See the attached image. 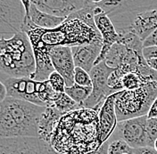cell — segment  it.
Masks as SVG:
<instances>
[{
    "label": "cell",
    "mask_w": 157,
    "mask_h": 154,
    "mask_svg": "<svg viewBox=\"0 0 157 154\" xmlns=\"http://www.w3.org/2000/svg\"><path fill=\"white\" fill-rule=\"evenodd\" d=\"M25 11L28 13L31 21L38 28L41 29H55L60 26L66 19L60 18L54 15L48 14L38 9V7L31 2L21 0Z\"/></svg>",
    "instance_id": "obj_17"
},
{
    "label": "cell",
    "mask_w": 157,
    "mask_h": 154,
    "mask_svg": "<svg viewBox=\"0 0 157 154\" xmlns=\"http://www.w3.org/2000/svg\"><path fill=\"white\" fill-rule=\"evenodd\" d=\"M21 31L29 37L32 47H40L48 51L57 47L83 46L102 38L98 29L88 27L77 19H66L55 29L38 28L31 21L26 11Z\"/></svg>",
    "instance_id": "obj_2"
},
{
    "label": "cell",
    "mask_w": 157,
    "mask_h": 154,
    "mask_svg": "<svg viewBox=\"0 0 157 154\" xmlns=\"http://www.w3.org/2000/svg\"><path fill=\"white\" fill-rule=\"evenodd\" d=\"M147 116L118 122L113 135L115 136V139L124 141L132 149L146 147L147 146Z\"/></svg>",
    "instance_id": "obj_9"
},
{
    "label": "cell",
    "mask_w": 157,
    "mask_h": 154,
    "mask_svg": "<svg viewBox=\"0 0 157 154\" xmlns=\"http://www.w3.org/2000/svg\"><path fill=\"white\" fill-rule=\"evenodd\" d=\"M3 83L6 86L8 97L46 107L39 98L40 81L33 80L30 77H7Z\"/></svg>",
    "instance_id": "obj_10"
},
{
    "label": "cell",
    "mask_w": 157,
    "mask_h": 154,
    "mask_svg": "<svg viewBox=\"0 0 157 154\" xmlns=\"http://www.w3.org/2000/svg\"><path fill=\"white\" fill-rule=\"evenodd\" d=\"M7 97V91L6 86L2 81H0V103Z\"/></svg>",
    "instance_id": "obj_33"
},
{
    "label": "cell",
    "mask_w": 157,
    "mask_h": 154,
    "mask_svg": "<svg viewBox=\"0 0 157 154\" xmlns=\"http://www.w3.org/2000/svg\"><path fill=\"white\" fill-rule=\"evenodd\" d=\"M102 47V38L96 39L90 44L71 47L75 67L81 68L89 73L95 66L96 61L101 54Z\"/></svg>",
    "instance_id": "obj_15"
},
{
    "label": "cell",
    "mask_w": 157,
    "mask_h": 154,
    "mask_svg": "<svg viewBox=\"0 0 157 154\" xmlns=\"http://www.w3.org/2000/svg\"><path fill=\"white\" fill-rule=\"evenodd\" d=\"M108 17L119 35L134 33L144 41L157 29V1H122Z\"/></svg>",
    "instance_id": "obj_4"
},
{
    "label": "cell",
    "mask_w": 157,
    "mask_h": 154,
    "mask_svg": "<svg viewBox=\"0 0 157 154\" xmlns=\"http://www.w3.org/2000/svg\"><path fill=\"white\" fill-rule=\"evenodd\" d=\"M157 140V118H147V146L153 147Z\"/></svg>",
    "instance_id": "obj_25"
},
{
    "label": "cell",
    "mask_w": 157,
    "mask_h": 154,
    "mask_svg": "<svg viewBox=\"0 0 157 154\" xmlns=\"http://www.w3.org/2000/svg\"><path fill=\"white\" fill-rule=\"evenodd\" d=\"M48 81L52 88L56 93H64V89L66 87L65 82H64L63 77H62L58 72L56 71L52 72L48 77Z\"/></svg>",
    "instance_id": "obj_27"
},
{
    "label": "cell",
    "mask_w": 157,
    "mask_h": 154,
    "mask_svg": "<svg viewBox=\"0 0 157 154\" xmlns=\"http://www.w3.org/2000/svg\"><path fill=\"white\" fill-rule=\"evenodd\" d=\"M35 69L34 54L26 33L0 38V72L8 77H31Z\"/></svg>",
    "instance_id": "obj_5"
},
{
    "label": "cell",
    "mask_w": 157,
    "mask_h": 154,
    "mask_svg": "<svg viewBox=\"0 0 157 154\" xmlns=\"http://www.w3.org/2000/svg\"><path fill=\"white\" fill-rule=\"evenodd\" d=\"M95 1L89 0L88 4L83 8L71 13L67 19H77L94 29H98L95 23Z\"/></svg>",
    "instance_id": "obj_19"
},
{
    "label": "cell",
    "mask_w": 157,
    "mask_h": 154,
    "mask_svg": "<svg viewBox=\"0 0 157 154\" xmlns=\"http://www.w3.org/2000/svg\"><path fill=\"white\" fill-rule=\"evenodd\" d=\"M147 83L138 72H128L121 79L123 90H135Z\"/></svg>",
    "instance_id": "obj_23"
},
{
    "label": "cell",
    "mask_w": 157,
    "mask_h": 154,
    "mask_svg": "<svg viewBox=\"0 0 157 154\" xmlns=\"http://www.w3.org/2000/svg\"><path fill=\"white\" fill-rule=\"evenodd\" d=\"M0 109H1V108H0Z\"/></svg>",
    "instance_id": "obj_37"
},
{
    "label": "cell",
    "mask_w": 157,
    "mask_h": 154,
    "mask_svg": "<svg viewBox=\"0 0 157 154\" xmlns=\"http://www.w3.org/2000/svg\"><path fill=\"white\" fill-rule=\"evenodd\" d=\"M31 2L44 13L67 19L71 13L86 6L89 0H32Z\"/></svg>",
    "instance_id": "obj_13"
},
{
    "label": "cell",
    "mask_w": 157,
    "mask_h": 154,
    "mask_svg": "<svg viewBox=\"0 0 157 154\" xmlns=\"http://www.w3.org/2000/svg\"><path fill=\"white\" fill-rule=\"evenodd\" d=\"M0 154H58L38 137L0 139Z\"/></svg>",
    "instance_id": "obj_8"
},
{
    "label": "cell",
    "mask_w": 157,
    "mask_h": 154,
    "mask_svg": "<svg viewBox=\"0 0 157 154\" xmlns=\"http://www.w3.org/2000/svg\"><path fill=\"white\" fill-rule=\"evenodd\" d=\"M95 23L99 34L103 39V47L99 57L97 59L95 65L105 61L112 47L119 40V34L114 28L111 19L104 12L95 15Z\"/></svg>",
    "instance_id": "obj_16"
},
{
    "label": "cell",
    "mask_w": 157,
    "mask_h": 154,
    "mask_svg": "<svg viewBox=\"0 0 157 154\" xmlns=\"http://www.w3.org/2000/svg\"><path fill=\"white\" fill-rule=\"evenodd\" d=\"M114 69L109 67L105 62L95 65L89 72L92 81V92L85 101L83 108L99 111L108 97L115 94L108 86V78Z\"/></svg>",
    "instance_id": "obj_7"
},
{
    "label": "cell",
    "mask_w": 157,
    "mask_h": 154,
    "mask_svg": "<svg viewBox=\"0 0 157 154\" xmlns=\"http://www.w3.org/2000/svg\"><path fill=\"white\" fill-rule=\"evenodd\" d=\"M156 97L157 81L145 83L135 90L118 92L115 99L118 122L147 116Z\"/></svg>",
    "instance_id": "obj_6"
},
{
    "label": "cell",
    "mask_w": 157,
    "mask_h": 154,
    "mask_svg": "<svg viewBox=\"0 0 157 154\" xmlns=\"http://www.w3.org/2000/svg\"><path fill=\"white\" fill-rule=\"evenodd\" d=\"M116 95L117 93L108 97L98 111L100 145L107 142L109 138L113 135L117 126L118 119L115 111Z\"/></svg>",
    "instance_id": "obj_14"
},
{
    "label": "cell",
    "mask_w": 157,
    "mask_h": 154,
    "mask_svg": "<svg viewBox=\"0 0 157 154\" xmlns=\"http://www.w3.org/2000/svg\"><path fill=\"white\" fill-rule=\"evenodd\" d=\"M154 148H155V150L157 152V140L155 142V145H154Z\"/></svg>",
    "instance_id": "obj_35"
},
{
    "label": "cell",
    "mask_w": 157,
    "mask_h": 154,
    "mask_svg": "<svg viewBox=\"0 0 157 154\" xmlns=\"http://www.w3.org/2000/svg\"><path fill=\"white\" fill-rule=\"evenodd\" d=\"M25 8L21 0H0V33L16 34L21 31Z\"/></svg>",
    "instance_id": "obj_11"
},
{
    "label": "cell",
    "mask_w": 157,
    "mask_h": 154,
    "mask_svg": "<svg viewBox=\"0 0 157 154\" xmlns=\"http://www.w3.org/2000/svg\"><path fill=\"white\" fill-rule=\"evenodd\" d=\"M133 152L134 154H157V152L155 150V148L149 146L133 149Z\"/></svg>",
    "instance_id": "obj_30"
},
{
    "label": "cell",
    "mask_w": 157,
    "mask_h": 154,
    "mask_svg": "<svg viewBox=\"0 0 157 154\" xmlns=\"http://www.w3.org/2000/svg\"><path fill=\"white\" fill-rule=\"evenodd\" d=\"M117 43L123 45L128 49L134 50L138 53H143V41L134 33L119 35V40Z\"/></svg>",
    "instance_id": "obj_22"
},
{
    "label": "cell",
    "mask_w": 157,
    "mask_h": 154,
    "mask_svg": "<svg viewBox=\"0 0 157 154\" xmlns=\"http://www.w3.org/2000/svg\"><path fill=\"white\" fill-rule=\"evenodd\" d=\"M91 92L92 87H81L77 84H74L71 87H65L64 89V93L82 108L85 101L90 96Z\"/></svg>",
    "instance_id": "obj_20"
},
{
    "label": "cell",
    "mask_w": 157,
    "mask_h": 154,
    "mask_svg": "<svg viewBox=\"0 0 157 154\" xmlns=\"http://www.w3.org/2000/svg\"><path fill=\"white\" fill-rule=\"evenodd\" d=\"M147 118H157V97L147 113Z\"/></svg>",
    "instance_id": "obj_31"
},
{
    "label": "cell",
    "mask_w": 157,
    "mask_h": 154,
    "mask_svg": "<svg viewBox=\"0 0 157 154\" xmlns=\"http://www.w3.org/2000/svg\"><path fill=\"white\" fill-rule=\"evenodd\" d=\"M156 47H157V29L143 41V48Z\"/></svg>",
    "instance_id": "obj_28"
},
{
    "label": "cell",
    "mask_w": 157,
    "mask_h": 154,
    "mask_svg": "<svg viewBox=\"0 0 157 154\" xmlns=\"http://www.w3.org/2000/svg\"><path fill=\"white\" fill-rule=\"evenodd\" d=\"M126 154H134V153H126Z\"/></svg>",
    "instance_id": "obj_36"
},
{
    "label": "cell",
    "mask_w": 157,
    "mask_h": 154,
    "mask_svg": "<svg viewBox=\"0 0 157 154\" xmlns=\"http://www.w3.org/2000/svg\"><path fill=\"white\" fill-rule=\"evenodd\" d=\"M143 55L146 60L151 58H157V47H151L143 48Z\"/></svg>",
    "instance_id": "obj_29"
},
{
    "label": "cell",
    "mask_w": 157,
    "mask_h": 154,
    "mask_svg": "<svg viewBox=\"0 0 157 154\" xmlns=\"http://www.w3.org/2000/svg\"><path fill=\"white\" fill-rule=\"evenodd\" d=\"M0 108V139L39 138V118L46 107L7 96Z\"/></svg>",
    "instance_id": "obj_3"
},
{
    "label": "cell",
    "mask_w": 157,
    "mask_h": 154,
    "mask_svg": "<svg viewBox=\"0 0 157 154\" xmlns=\"http://www.w3.org/2000/svg\"><path fill=\"white\" fill-rule=\"evenodd\" d=\"M147 62V65L151 68L152 69L157 71V58H151L146 60Z\"/></svg>",
    "instance_id": "obj_34"
},
{
    "label": "cell",
    "mask_w": 157,
    "mask_h": 154,
    "mask_svg": "<svg viewBox=\"0 0 157 154\" xmlns=\"http://www.w3.org/2000/svg\"><path fill=\"white\" fill-rule=\"evenodd\" d=\"M53 107H55L60 112L65 114L71 111H76L78 109H83L81 106L75 103L71 97L65 93H60L56 100L54 102Z\"/></svg>",
    "instance_id": "obj_21"
},
{
    "label": "cell",
    "mask_w": 157,
    "mask_h": 154,
    "mask_svg": "<svg viewBox=\"0 0 157 154\" xmlns=\"http://www.w3.org/2000/svg\"><path fill=\"white\" fill-rule=\"evenodd\" d=\"M74 83L81 87H92L89 73L81 68L76 67L74 70Z\"/></svg>",
    "instance_id": "obj_26"
},
{
    "label": "cell",
    "mask_w": 157,
    "mask_h": 154,
    "mask_svg": "<svg viewBox=\"0 0 157 154\" xmlns=\"http://www.w3.org/2000/svg\"><path fill=\"white\" fill-rule=\"evenodd\" d=\"M50 145L58 154H88L101 146L98 112L78 109L65 113L56 123Z\"/></svg>",
    "instance_id": "obj_1"
},
{
    "label": "cell",
    "mask_w": 157,
    "mask_h": 154,
    "mask_svg": "<svg viewBox=\"0 0 157 154\" xmlns=\"http://www.w3.org/2000/svg\"><path fill=\"white\" fill-rule=\"evenodd\" d=\"M63 115L55 107H46L39 118V138L50 144L56 125Z\"/></svg>",
    "instance_id": "obj_18"
},
{
    "label": "cell",
    "mask_w": 157,
    "mask_h": 154,
    "mask_svg": "<svg viewBox=\"0 0 157 154\" xmlns=\"http://www.w3.org/2000/svg\"><path fill=\"white\" fill-rule=\"evenodd\" d=\"M134 153L133 149L121 139H114L109 142L108 154H126Z\"/></svg>",
    "instance_id": "obj_24"
},
{
    "label": "cell",
    "mask_w": 157,
    "mask_h": 154,
    "mask_svg": "<svg viewBox=\"0 0 157 154\" xmlns=\"http://www.w3.org/2000/svg\"><path fill=\"white\" fill-rule=\"evenodd\" d=\"M108 145H109V141L105 142L103 145H101L98 150L88 154H108Z\"/></svg>",
    "instance_id": "obj_32"
},
{
    "label": "cell",
    "mask_w": 157,
    "mask_h": 154,
    "mask_svg": "<svg viewBox=\"0 0 157 154\" xmlns=\"http://www.w3.org/2000/svg\"><path fill=\"white\" fill-rule=\"evenodd\" d=\"M50 59L55 71L63 77L65 86L71 87L74 85L75 64L73 61L71 47H57L50 51Z\"/></svg>",
    "instance_id": "obj_12"
}]
</instances>
